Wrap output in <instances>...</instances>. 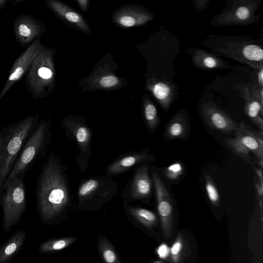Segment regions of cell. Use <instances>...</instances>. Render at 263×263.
Instances as JSON below:
<instances>
[{
	"label": "cell",
	"mask_w": 263,
	"mask_h": 263,
	"mask_svg": "<svg viewBox=\"0 0 263 263\" xmlns=\"http://www.w3.org/2000/svg\"><path fill=\"white\" fill-rule=\"evenodd\" d=\"M65 168L60 158L50 153L39 176L35 197L40 216L44 220L60 215L70 201Z\"/></svg>",
	"instance_id": "cell-1"
},
{
	"label": "cell",
	"mask_w": 263,
	"mask_h": 263,
	"mask_svg": "<svg viewBox=\"0 0 263 263\" xmlns=\"http://www.w3.org/2000/svg\"><path fill=\"white\" fill-rule=\"evenodd\" d=\"M217 57H224L259 70L263 68L262 43L246 35H209L202 41Z\"/></svg>",
	"instance_id": "cell-2"
},
{
	"label": "cell",
	"mask_w": 263,
	"mask_h": 263,
	"mask_svg": "<svg viewBox=\"0 0 263 263\" xmlns=\"http://www.w3.org/2000/svg\"><path fill=\"white\" fill-rule=\"evenodd\" d=\"M37 118L28 116L0 130V195L26 140L35 128Z\"/></svg>",
	"instance_id": "cell-3"
},
{
	"label": "cell",
	"mask_w": 263,
	"mask_h": 263,
	"mask_svg": "<svg viewBox=\"0 0 263 263\" xmlns=\"http://www.w3.org/2000/svg\"><path fill=\"white\" fill-rule=\"evenodd\" d=\"M227 6L213 17L210 25L216 27L232 25H247L256 24L260 15L257 11L261 5V0H227Z\"/></svg>",
	"instance_id": "cell-4"
},
{
	"label": "cell",
	"mask_w": 263,
	"mask_h": 263,
	"mask_svg": "<svg viewBox=\"0 0 263 263\" xmlns=\"http://www.w3.org/2000/svg\"><path fill=\"white\" fill-rule=\"evenodd\" d=\"M263 133L257 131L241 121L234 130L233 138H226L223 143L234 154L247 161L252 153L263 166Z\"/></svg>",
	"instance_id": "cell-5"
},
{
	"label": "cell",
	"mask_w": 263,
	"mask_h": 263,
	"mask_svg": "<svg viewBox=\"0 0 263 263\" xmlns=\"http://www.w3.org/2000/svg\"><path fill=\"white\" fill-rule=\"evenodd\" d=\"M49 126L45 121L41 122L30 135L23 146L4 185V189L14 178L24 174L31 163L41 153L48 142Z\"/></svg>",
	"instance_id": "cell-6"
},
{
	"label": "cell",
	"mask_w": 263,
	"mask_h": 263,
	"mask_svg": "<svg viewBox=\"0 0 263 263\" xmlns=\"http://www.w3.org/2000/svg\"><path fill=\"white\" fill-rule=\"evenodd\" d=\"M12 180L5 187L2 196L4 230L9 231L20 220L26 205L25 186L23 175Z\"/></svg>",
	"instance_id": "cell-7"
},
{
	"label": "cell",
	"mask_w": 263,
	"mask_h": 263,
	"mask_svg": "<svg viewBox=\"0 0 263 263\" xmlns=\"http://www.w3.org/2000/svg\"><path fill=\"white\" fill-rule=\"evenodd\" d=\"M118 192V184L110 176L89 178L79 186L77 198L79 205L105 202Z\"/></svg>",
	"instance_id": "cell-8"
},
{
	"label": "cell",
	"mask_w": 263,
	"mask_h": 263,
	"mask_svg": "<svg viewBox=\"0 0 263 263\" xmlns=\"http://www.w3.org/2000/svg\"><path fill=\"white\" fill-rule=\"evenodd\" d=\"M48 52L42 49L31 62L28 69L27 83L35 97L40 96L53 76Z\"/></svg>",
	"instance_id": "cell-9"
},
{
	"label": "cell",
	"mask_w": 263,
	"mask_h": 263,
	"mask_svg": "<svg viewBox=\"0 0 263 263\" xmlns=\"http://www.w3.org/2000/svg\"><path fill=\"white\" fill-rule=\"evenodd\" d=\"M63 126L68 137L75 140L79 146L80 153L77 160L81 171H85L92 141L90 129L84 123L72 120L64 121Z\"/></svg>",
	"instance_id": "cell-10"
},
{
	"label": "cell",
	"mask_w": 263,
	"mask_h": 263,
	"mask_svg": "<svg viewBox=\"0 0 263 263\" xmlns=\"http://www.w3.org/2000/svg\"><path fill=\"white\" fill-rule=\"evenodd\" d=\"M201 113L208 125L220 132L230 134L238 126L229 114L212 102H205L201 105Z\"/></svg>",
	"instance_id": "cell-11"
},
{
	"label": "cell",
	"mask_w": 263,
	"mask_h": 263,
	"mask_svg": "<svg viewBox=\"0 0 263 263\" xmlns=\"http://www.w3.org/2000/svg\"><path fill=\"white\" fill-rule=\"evenodd\" d=\"M42 49V46L40 43L39 40H36L15 61L8 80L0 93V101L11 86L22 78L28 70L32 60Z\"/></svg>",
	"instance_id": "cell-12"
},
{
	"label": "cell",
	"mask_w": 263,
	"mask_h": 263,
	"mask_svg": "<svg viewBox=\"0 0 263 263\" xmlns=\"http://www.w3.org/2000/svg\"><path fill=\"white\" fill-rule=\"evenodd\" d=\"M152 177L156 192L158 212L163 230L166 234L173 218L172 200L167 189L158 174L153 172Z\"/></svg>",
	"instance_id": "cell-13"
},
{
	"label": "cell",
	"mask_w": 263,
	"mask_h": 263,
	"mask_svg": "<svg viewBox=\"0 0 263 263\" xmlns=\"http://www.w3.org/2000/svg\"><path fill=\"white\" fill-rule=\"evenodd\" d=\"M194 66L202 70L231 69L233 66L227 61L206 50L198 48L187 49Z\"/></svg>",
	"instance_id": "cell-14"
},
{
	"label": "cell",
	"mask_w": 263,
	"mask_h": 263,
	"mask_svg": "<svg viewBox=\"0 0 263 263\" xmlns=\"http://www.w3.org/2000/svg\"><path fill=\"white\" fill-rule=\"evenodd\" d=\"M152 191V181L147 165L138 167L132 180L128 191L130 200H143L149 198Z\"/></svg>",
	"instance_id": "cell-15"
},
{
	"label": "cell",
	"mask_w": 263,
	"mask_h": 263,
	"mask_svg": "<svg viewBox=\"0 0 263 263\" xmlns=\"http://www.w3.org/2000/svg\"><path fill=\"white\" fill-rule=\"evenodd\" d=\"M237 87L244 101L243 112L260 132L263 133V104L252 95L247 84L241 83Z\"/></svg>",
	"instance_id": "cell-16"
},
{
	"label": "cell",
	"mask_w": 263,
	"mask_h": 263,
	"mask_svg": "<svg viewBox=\"0 0 263 263\" xmlns=\"http://www.w3.org/2000/svg\"><path fill=\"white\" fill-rule=\"evenodd\" d=\"M148 87L163 109L167 111L177 97L176 85L167 80L154 79L150 81Z\"/></svg>",
	"instance_id": "cell-17"
},
{
	"label": "cell",
	"mask_w": 263,
	"mask_h": 263,
	"mask_svg": "<svg viewBox=\"0 0 263 263\" xmlns=\"http://www.w3.org/2000/svg\"><path fill=\"white\" fill-rule=\"evenodd\" d=\"M41 25L32 17L22 15L14 22V31L17 41L21 44H27L41 33Z\"/></svg>",
	"instance_id": "cell-18"
},
{
	"label": "cell",
	"mask_w": 263,
	"mask_h": 263,
	"mask_svg": "<svg viewBox=\"0 0 263 263\" xmlns=\"http://www.w3.org/2000/svg\"><path fill=\"white\" fill-rule=\"evenodd\" d=\"M146 151L133 153L118 159L106 168V176H110L125 172L130 168L149 159Z\"/></svg>",
	"instance_id": "cell-19"
},
{
	"label": "cell",
	"mask_w": 263,
	"mask_h": 263,
	"mask_svg": "<svg viewBox=\"0 0 263 263\" xmlns=\"http://www.w3.org/2000/svg\"><path fill=\"white\" fill-rule=\"evenodd\" d=\"M188 132V118L186 110L178 111L170 119L164 132L167 140L182 139Z\"/></svg>",
	"instance_id": "cell-20"
},
{
	"label": "cell",
	"mask_w": 263,
	"mask_h": 263,
	"mask_svg": "<svg viewBox=\"0 0 263 263\" xmlns=\"http://www.w3.org/2000/svg\"><path fill=\"white\" fill-rule=\"evenodd\" d=\"M49 7L57 13L63 17L67 21L74 24L83 29H86L87 26L81 16L62 3L55 1H49Z\"/></svg>",
	"instance_id": "cell-21"
},
{
	"label": "cell",
	"mask_w": 263,
	"mask_h": 263,
	"mask_svg": "<svg viewBox=\"0 0 263 263\" xmlns=\"http://www.w3.org/2000/svg\"><path fill=\"white\" fill-rule=\"evenodd\" d=\"M154 16L151 13L144 10L135 13L124 12L119 15L117 21L121 26L131 27L142 25L152 20Z\"/></svg>",
	"instance_id": "cell-22"
},
{
	"label": "cell",
	"mask_w": 263,
	"mask_h": 263,
	"mask_svg": "<svg viewBox=\"0 0 263 263\" xmlns=\"http://www.w3.org/2000/svg\"><path fill=\"white\" fill-rule=\"evenodd\" d=\"M25 233L20 231L15 233L10 240L0 249V263L8 260L22 246L25 238Z\"/></svg>",
	"instance_id": "cell-23"
},
{
	"label": "cell",
	"mask_w": 263,
	"mask_h": 263,
	"mask_svg": "<svg viewBox=\"0 0 263 263\" xmlns=\"http://www.w3.org/2000/svg\"><path fill=\"white\" fill-rule=\"evenodd\" d=\"M129 213L145 227L151 228L157 222V217L153 212L141 208L128 206Z\"/></svg>",
	"instance_id": "cell-24"
},
{
	"label": "cell",
	"mask_w": 263,
	"mask_h": 263,
	"mask_svg": "<svg viewBox=\"0 0 263 263\" xmlns=\"http://www.w3.org/2000/svg\"><path fill=\"white\" fill-rule=\"evenodd\" d=\"M98 248L104 263H121L116 250L106 237L99 239Z\"/></svg>",
	"instance_id": "cell-25"
},
{
	"label": "cell",
	"mask_w": 263,
	"mask_h": 263,
	"mask_svg": "<svg viewBox=\"0 0 263 263\" xmlns=\"http://www.w3.org/2000/svg\"><path fill=\"white\" fill-rule=\"evenodd\" d=\"M77 240V238L72 237L51 240L41 245L40 250L42 252L61 251L73 243Z\"/></svg>",
	"instance_id": "cell-26"
},
{
	"label": "cell",
	"mask_w": 263,
	"mask_h": 263,
	"mask_svg": "<svg viewBox=\"0 0 263 263\" xmlns=\"http://www.w3.org/2000/svg\"><path fill=\"white\" fill-rule=\"evenodd\" d=\"M144 114L149 129L154 132L159 125V117L155 105L148 98L144 100Z\"/></svg>",
	"instance_id": "cell-27"
},
{
	"label": "cell",
	"mask_w": 263,
	"mask_h": 263,
	"mask_svg": "<svg viewBox=\"0 0 263 263\" xmlns=\"http://www.w3.org/2000/svg\"><path fill=\"white\" fill-rule=\"evenodd\" d=\"M205 189L212 204L215 206H218L220 203L219 194L212 177L208 174L205 176Z\"/></svg>",
	"instance_id": "cell-28"
},
{
	"label": "cell",
	"mask_w": 263,
	"mask_h": 263,
	"mask_svg": "<svg viewBox=\"0 0 263 263\" xmlns=\"http://www.w3.org/2000/svg\"><path fill=\"white\" fill-rule=\"evenodd\" d=\"M183 173V166L181 163L175 162L167 167L164 170V175L171 180L177 179Z\"/></svg>",
	"instance_id": "cell-29"
},
{
	"label": "cell",
	"mask_w": 263,
	"mask_h": 263,
	"mask_svg": "<svg viewBox=\"0 0 263 263\" xmlns=\"http://www.w3.org/2000/svg\"><path fill=\"white\" fill-rule=\"evenodd\" d=\"M119 82L117 77L113 75L104 76L100 80L99 83L103 87L109 88L116 85Z\"/></svg>",
	"instance_id": "cell-30"
},
{
	"label": "cell",
	"mask_w": 263,
	"mask_h": 263,
	"mask_svg": "<svg viewBox=\"0 0 263 263\" xmlns=\"http://www.w3.org/2000/svg\"><path fill=\"white\" fill-rule=\"evenodd\" d=\"M182 248V243L180 239L176 240L170 249V252L174 261H177L178 256Z\"/></svg>",
	"instance_id": "cell-31"
},
{
	"label": "cell",
	"mask_w": 263,
	"mask_h": 263,
	"mask_svg": "<svg viewBox=\"0 0 263 263\" xmlns=\"http://www.w3.org/2000/svg\"><path fill=\"white\" fill-rule=\"evenodd\" d=\"M156 252L160 258L165 259L170 254V249L165 243H162L157 248Z\"/></svg>",
	"instance_id": "cell-32"
},
{
	"label": "cell",
	"mask_w": 263,
	"mask_h": 263,
	"mask_svg": "<svg viewBox=\"0 0 263 263\" xmlns=\"http://www.w3.org/2000/svg\"><path fill=\"white\" fill-rule=\"evenodd\" d=\"M252 95L261 104H263V88L258 85L249 87Z\"/></svg>",
	"instance_id": "cell-33"
},
{
	"label": "cell",
	"mask_w": 263,
	"mask_h": 263,
	"mask_svg": "<svg viewBox=\"0 0 263 263\" xmlns=\"http://www.w3.org/2000/svg\"><path fill=\"white\" fill-rule=\"evenodd\" d=\"M192 2L195 9L200 12L206 9L210 0H193Z\"/></svg>",
	"instance_id": "cell-34"
},
{
	"label": "cell",
	"mask_w": 263,
	"mask_h": 263,
	"mask_svg": "<svg viewBox=\"0 0 263 263\" xmlns=\"http://www.w3.org/2000/svg\"><path fill=\"white\" fill-rule=\"evenodd\" d=\"M255 185L256 188L258 196L259 199V204L262 203V195H263V187L260 186L259 183L256 181H255Z\"/></svg>",
	"instance_id": "cell-35"
},
{
	"label": "cell",
	"mask_w": 263,
	"mask_h": 263,
	"mask_svg": "<svg viewBox=\"0 0 263 263\" xmlns=\"http://www.w3.org/2000/svg\"><path fill=\"white\" fill-rule=\"evenodd\" d=\"M258 86L261 88L263 87V68L258 70L257 73Z\"/></svg>",
	"instance_id": "cell-36"
},
{
	"label": "cell",
	"mask_w": 263,
	"mask_h": 263,
	"mask_svg": "<svg viewBox=\"0 0 263 263\" xmlns=\"http://www.w3.org/2000/svg\"><path fill=\"white\" fill-rule=\"evenodd\" d=\"M255 172L259 179V183L263 187L262 172L261 168L255 169Z\"/></svg>",
	"instance_id": "cell-37"
},
{
	"label": "cell",
	"mask_w": 263,
	"mask_h": 263,
	"mask_svg": "<svg viewBox=\"0 0 263 263\" xmlns=\"http://www.w3.org/2000/svg\"><path fill=\"white\" fill-rule=\"evenodd\" d=\"M80 6L82 8V9L84 10V9H86L87 7V1H78Z\"/></svg>",
	"instance_id": "cell-38"
},
{
	"label": "cell",
	"mask_w": 263,
	"mask_h": 263,
	"mask_svg": "<svg viewBox=\"0 0 263 263\" xmlns=\"http://www.w3.org/2000/svg\"><path fill=\"white\" fill-rule=\"evenodd\" d=\"M7 1L0 0V9L2 8L6 4Z\"/></svg>",
	"instance_id": "cell-39"
},
{
	"label": "cell",
	"mask_w": 263,
	"mask_h": 263,
	"mask_svg": "<svg viewBox=\"0 0 263 263\" xmlns=\"http://www.w3.org/2000/svg\"><path fill=\"white\" fill-rule=\"evenodd\" d=\"M154 263H161V262H158V261H156V262H155Z\"/></svg>",
	"instance_id": "cell-40"
}]
</instances>
